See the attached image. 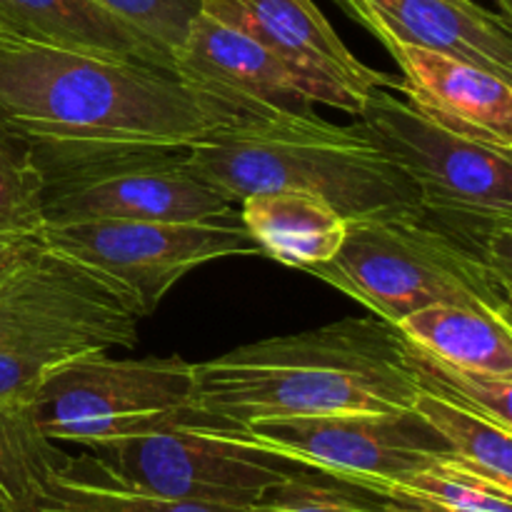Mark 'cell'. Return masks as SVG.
<instances>
[{
    "instance_id": "cell-1",
    "label": "cell",
    "mask_w": 512,
    "mask_h": 512,
    "mask_svg": "<svg viewBox=\"0 0 512 512\" xmlns=\"http://www.w3.org/2000/svg\"><path fill=\"white\" fill-rule=\"evenodd\" d=\"M240 118L173 70L33 40L0 48V133L45 185L183 153Z\"/></svg>"
},
{
    "instance_id": "cell-2",
    "label": "cell",
    "mask_w": 512,
    "mask_h": 512,
    "mask_svg": "<svg viewBox=\"0 0 512 512\" xmlns=\"http://www.w3.org/2000/svg\"><path fill=\"white\" fill-rule=\"evenodd\" d=\"M420 385L398 328L375 315L240 345L195 365V410L213 425L335 413H410Z\"/></svg>"
},
{
    "instance_id": "cell-3",
    "label": "cell",
    "mask_w": 512,
    "mask_h": 512,
    "mask_svg": "<svg viewBox=\"0 0 512 512\" xmlns=\"http://www.w3.org/2000/svg\"><path fill=\"white\" fill-rule=\"evenodd\" d=\"M395 325L428 305L512 313V215L428 205L348 220L338 253L308 268Z\"/></svg>"
},
{
    "instance_id": "cell-4",
    "label": "cell",
    "mask_w": 512,
    "mask_h": 512,
    "mask_svg": "<svg viewBox=\"0 0 512 512\" xmlns=\"http://www.w3.org/2000/svg\"><path fill=\"white\" fill-rule=\"evenodd\" d=\"M183 160L235 205L248 195L298 190L348 220H365L420 203L413 180L358 123L335 125L315 113L250 115L220 125L185 148Z\"/></svg>"
},
{
    "instance_id": "cell-5",
    "label": "cell",
    "mask_w": 512,
    "mask_h": 512,
    "mask_svg": "<svg viewBox=\"0 0 512 512\" xmlns=\"http://www.w3.org/2000/svg\"><path fill=\"white\" fill-rule=\"evenodd\" d=\"M143 310L100 270L43 243L0 278V405H28L53 370L133 348Z\"/></svg>"
},
{
    "instance_id": "cell-6",
    "label": "cell",
    "mask_w": 512,
    "mask_h": 512,
    "mask_svg": "<svg viewBox=\"0 0 512 512\" xmlns=\"http://www.w3.org/2000/svg\"><path fill=\"white\" fill-rule=\"evenodd\" d=\"M28 410L45 438L85 448L178 425H213L195 410V365L178 355H85L53 370Z\"/></svg>"
},
{
    "instance_id": "cell-7",
    "label": "cell",
    "mask_w": 512,
    "mask_h": 512,
    "mask_svg": "<svg viewBox=\"0 0 512 512\" xmlns=\"http://www.w3.org/2000/svg\"><path fill=\"white\" fill-rule=\"evenodd\" d=\"M120 483L210 508L248 510L298 465L240 443L223 425H178L88 448Z\"/></svg>"
},
{
    "instance_id": "cell-8",
    "label": "cell",
    "mask_w": 512,
    "mask_h": 512,
    "mask_svg": "<svg viewBox=\"0 0 512 512\" xmlns=\"http://www.w3.org/2000/svg\"><path fill=\"white\" fill-rule=\"evenodd\" d=\"M43 243L123 285L143 315L190 270L235 255H260L238 210L208 220H78L45 225Z\"/></svg>"
},
{
    "instance_id": "cell-9",
    "label": "cell",
    "mask_w": 512,
    "mask_h": 512,
    "mask_svg": "<svg viewBox=\"0 0 512 512\" xmlns=\"http://www.w3.org/2000/svg\"><path fill=\"white\" fill-rule=\"evenodd\" d=\"M223 428L240 443L363 490L450 458L443 438L415 410L300 415Z\"/></svg>"
},
{
    "instance_id": "cell-10",
    "label": "cell",
    "mask_w": 512,
    "mask_h": 512,
    "mask_svg": "<svg viewBox=\"0 0 512 512\" xmlns=\"http://www.w3.org/2000/svg\"><path fill=\"white\" fill-rule=\"evenodd\" d=\"M360 130L435 210L512 215V153L443 128L390 90L365 98Z\"/></svg>"
},
{
    "instance_id": "cell-11",
    "label": "cell",
    "mask_w": 512,
    "mask_h": 512,
    "mask_svg": "<svg viewBox=\"0 0 512 512\" xmlns=\"http://www.w3.org/2000/svg\"><path fill=\"white\" fill-rule=\"evenodd\" d=\"M235 210L223 193L185 165L183 153L113 165L45 185V225L78 220H208Z\"/></svg>"
},
{
    "instance_id": "cell-12",
    "label": "cell",
    "mask_w": 512,
    "mask_h": 512,
    "mask_svg": "<svg viewBox=\"0 0 512 512\" xmlns=\"http://www.w3.org/2000/svg\"><path fill=\"white\" fill-rule=\"evenodd\" d=\"M200 10L250 25L293 65L313 103L358 115L373 90H398V80L345 48L313 0H200Z\"/></svg>"
},
{
    "instance_id": "cell-13",
    "label": "cell",
    "mask_w": 512,
    "mask_h": 512,
    "mask_svg": "<svg viewBox=\"0 0 512 512\" xmlns=\"http://www.w3.org/2000/svg\"><path fill=\"white\" fill-rule=\"evenodd\" d=\"M175 73L248 115L313 113L293 65L250 25L200 10L175 53Z\"/></svg>"
},
{
    "instance_id": "cell-14",
    "label": "cell",
    "mask_w": 512,
    "mask_h": 512,
    "mask_svg": "<svg viewBox=\"0 0 512 512\" xmlns=\"http://www.w3.org/2000/svg\"><path fill=\"white\" fill-rule=\"evenodd\" d=\"M385 50L403 73L398 93H403L410 105L463 138L512 153V85L508 78L460 55L425 45L390 40Z\"/></svg>"
},
{
    "instance_id": "cell-15",
    "label": "cell",
    "mask_w": 512,
    "mask_h": 512,
    "mask_svg": "<svg viewBox=\"0 0 512 512\" xmlns=\"http://www.w3.org/2000/svg\"><path fill=\"white\" fill-rule=\"evenodd\" d=\"M380 43L425 45L512 78V23L465 0H335Z\"/></svg>"
},
{
    "instance_id": "cell-16",
    "label": "cell",
    "mask_w": 512,
    "mask_h": 512,
    "mask_svg": "<svg viewBox=\"0 0 512 512\" xmlns=\"http://www.w3.org/2000/svg\"><path fill=\"white\" fill-rule=\"evenodd\" d=\"M0 18L23 40L135 60L175 73V60L168 50L100 8L95 0H0Z\"/></svg>"
},
{
    "instance_id": "cell-17",
    "label": "cell",
    "mask_w": 512,
    "mask_h": 512,
    "mask_svg": "<svg viewBox=\"0 0 512 512\" xmlns=\"http://www.w3.org/2000/svg\"><path fill=\"white\" fill-rule=\"evenodd\" d=\"M240 220L260 255L298 270L328 263L348 233L345 215L318 195L298 190L248 195L240 200Z\"/></svg>"
},
{
    "instance_id": "cell-18",
    "label": "cell",
    "mask_w": 512,
    "mask_h": 512,
    "mask_svg": "<svg viewBox=\"0 0 512 512\" xmlns=\"http://www.w3.org/2000/svg\"><path fill=\"white\" fill-rule=\"evenodd\" d=\"M415 348L463 368L512 375V328L508 315L468 305H428L395 323Z\"/></svg>"
},
{
    "instance_id": "cell-19",
    "label": "cell",
    "mask_w": 512,
    "mask_h": 512,
    "mask_svg": "<svg viewBox=\"0 0 512 512\" xmlns=\"http://www.w3.org/2000/svg\"><path fill=\"white\" fill-rule=\"evenodd\" d=\"M23 512H243L168 500L115 480L93 453L65 458Z\"/></svg>"
},
{
    "instance_id": "cell-20",
    "label": "cell",
    "mask_w": 512,
    "mask_h": 512,
    "mask_svg": "<svg viewBox=\"0 0 512 512\" xmlns=\"http://www.w3.org/2000/svg\"><path fill=\"white\" fill-rule=\"evenodd\" d=\"M415 413L443 438L450 458L473 473L512 490V430L485 415L420 390Z\"/></svg>"
},
{
    "instance_id": "cell-21",
    "label": "cell",
    "mask_w": 512,
    "mask_h": 512,
    "mask_svg": "<svg viewBox=\"0 0 512 512\" xmlns=\"http://www.w3.org/2000/svg\"><path fill=\"white\" fill-rule=\"evenodd\" d=\"M65 458L33 423L28 405H0V510L23 512Z\"/></svg>"
},
{
    "instance_id": "cell-22",
    "label": "cell",
    "mask_w": 512,
    "mask_h": 512,
    "mask_svg": "<svg viewBox=\"0 0 512 512\" xmlns=\"http://www.w3.org/2000/svg\"><path fill=\"white\" fill-rule=\"evenodd\" d=\"M405 355H408V365L420 390L485 415L512 430V375L485 373V370L445 363V360L415 348L408 340H405Z\"/></svg>"
},
{
    "instance_id": "cell-23",
    "label": "cell",
    "mask_w": 512,
    "mask_h": 512,
    "mask_svg": "<svg viewBox=\"0 0 512 512\" xmlns=\"http://www.w3.org/2000/svg\"><path fill=\"white\" fill-rule=\"evenodd\" d=\"M368 493L408 495L448 512H512V490L500 488L453 458L435 460L395 483L375 485Z\"/></svg>"
},
{
    "instance_id": "cell-24",
    "label": "cell",
    "mask_w": 512,
    "mask_h": 512,
    "mask_svg": "<svg viewBox=\"0 0 512 512\" xmlns=\"http://www.w3.org/2000/svg\"><path fill=\"white\" fill-rule=\"evenodd\" d=\"M45 180L28 155L0 133V243L40 238Z\"/></svg>"
},
{
    "instance_id": "cell-25",
    "label": "cell",
    "mask_w": 512,
    "mask_h": 512,
    "mask_svg": "<svg viewBox=\"0 0 512 512\" xmlns=\"http://www.w3.org/2000/svg\"><path fill=\"white\" fill-rule=\"evenodd\" d=\"M243 512H388V508L368 490L300 468Z\"/></svg>"
},
{
    "instance_id": "cell-26",
    "label": "cell",
    "mask_w": 512,
    "mask_h": 512,
    "mask_svg": "<svg viewBox=\"0 0 512 512\" xmlns=\"http://www.w3.org/2000/svg\"><path fill=\"white\" fill-rule=\"evenodd\" d=\"M130 28L138 30L175 58L190 23L200 13V0H95Z\"/></svg>"
},
{
    "instance_id": "cell-27",
    "label": "cell",
    "mask_w": 512,
    "mask_h": 512,
    "mask_svg": "<svg viewBox=\"0 0 512 512\" xmlns=\"http://www.w3.org/2000/svg\"><path fill=\"white\" fill-rule=\"evenodd\" d=\"M380 500L385 503L388 512H448L438 505L423 503V500L408 498V495H398V493H388V495H378Z\"/></svg>"
},
{
    "instance_id": "cell-28",
    "label": "cell",
    "mask_w": 512,
    "mask_h": 512,
    "mask_svg": "<svg viewBox=\"0 0 512 512\" xmlns=\"http://www.w3.org/2000/svg\"><path fill=\"white\" fill-rule=\"evenodd\" d=\"M40 238H30V240H13V243H0V278L10 270V265L20 258V255L28 250L30 243H35Z\"/></svg>"
},
{
    "instance_id": "cell-29",
    "label": "cell",
    "mask_w": 512,
    "mask_h": 512,
    "mask_svg": "<svg viewBox=\"0 0 512 512\" xmlns=\"http://www.w3.org/2000/svg\"><path fill=\"white\" fill-rule=\"evenodd\" d=\"M465 3H473V5H480V8L495 10V13L505 15V18H510V15H512L510 0H465Z\"/></svg>"
},
{
    "instance_id": "cell-30",
    "label": "cell",
    "mask_w": 512,
    "mask_h": 512,
    "mask_svg": "<svg viewBox=\"0 0 512 512\" xmlns=\"http://www.w3.org/2000/svg\"><path fill=\"white\" fill-rule=\"evenodd\" d=\"M20 35L15 33L13 28H10L8 23H5L3 18H0V48H8V45H15V43H20Z\"/></svg>"
},
{
    "instance_id": "cell-31",
    "label": "cell",
    "mask_w": 512,
    "mask_h": 512,
    "mask_svg": "<svg viewBox=\"0 0 512 512\" xmlns=\"http://www.w3.org/2000/svg\"><path fill=\"white\" fill-rule=\"evenodd\" d=\"M0 512H3V510H0Z\"/></svg>"
}]
</instances>
